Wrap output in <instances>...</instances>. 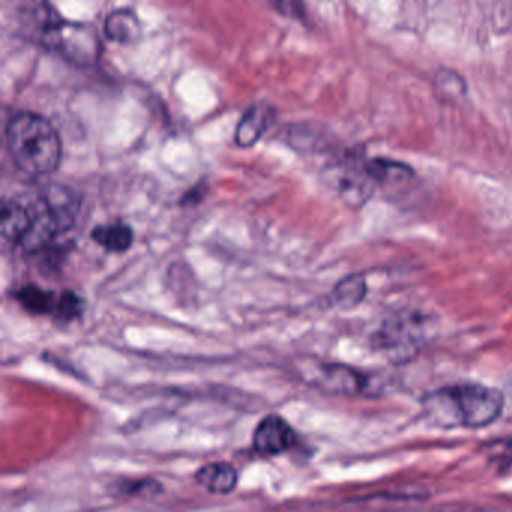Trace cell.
<instances>
[{"instance_id": "8fae6325", "label": "cell", "mask_w": 512, "mask_h": 512, "mask_svg": "<svg viewBox=\"0 0 512 512\" xmlns=\"http://www.w3.org/2000/svg\"><path fill=\"white\" fill-rule=\"evenodd\" d=\"M367 170L377 187L403 185L404 182H409L415 176L412 167L401 163V161L388 160V158L367 160Z\"/></svg>"}, {"instance_id": "7c38bea8", "label": "cell", "mask_w": 512, "mask_h": 512, "mask_svg": "<svg viewBox=\"0 0 512 512\" xmlns=\"http://www.w3.org/2000/svg\"><path fill=\"white\" fill-rule=\"evenodd\" d=\"M92 239L110 253H124L133 245L134 233L128 224L122 221L97 226L91 233Z\"/></svg>"}, {"instance_id": "9c48e42d", "label": "cell", "mask_w": 512, "mask_h": 512, "mask_svg": "<svg viewBox=\"0 0 512 512\" xmlns=\"http://www.w3.org/2000/svg\"><path fill=\"white\" fill-rule=\"evenodd\" d=\"M197 484L202 485L206 490L214 494H229L235 490L238 484V472L232 464L224 463H209L200 467L194 475Z\"/></svg>"}, {"instance_id": "5bb4252c", "label": "cell", "mask_w": 512, "mask_h": 512, "mask_svg": "<svg viewBox=\"0 0 512 512\" xmlns=\"http://www.w3.org/2000/svg\"><path fill=\"white\" fill-rule=\"evenodd\" d=\"M319 377L317 383L322 388L331 389V392H352L361 386V379L355 371L340 365H325Z\"/></svg>"}, {"instance_id": "30bf717a", "label": "cell", "mask_w": 512, "mask_h": 512, "mask_svg": "<svg viewBox=\"0 0 512 512\" xmlns=\"http://www.w3.org/2000/svg\"><path fill=\"white\" fill-rule=\"evenodd\" d=\"M107 38L119 44H133L142 35V26L136 13L131 10H115L104 23Z\"/></svg>"}, {"instance_id": "2e32d148", "label": "cell", "mask_w": 512, "mask_h": 512, "mask_svg": "<svg viewBox=\"0 0 512 512\" xmlns=\"http://www.w3.org/2000/svg\"><path fill=\"white\" fill-rule=\"evenodd\" d=\"M83 313V299L77 293L71 290H65L59 295L58 307H56L55 317L58 322L70 323L80 317Z\"/></svg>"}, {"instance_id": "277c9868", "label": "cell", "mask_w": 512, "mask_h": 512, "mask_svg": "<svg viewBox=\"0 0 512 512\" xmlns=\"http://www.w3.org/2000/svg\"><path fill=\"white\" fill-rule=\"evenodd\" d=\"M32 202L34 223L20 247L28 253H37L73 227L80 211V199L71 188L52 184Z\"/></svg>"}, {"instance_id": "9a60e30c", "label": "cell", "mask_w": 512, "mask_h": 512, "mask_svg": "<svg viewBox=\"0 0 512 512\" xmlns=\"http://www.w3.org/2000/svg\"><path fill=\"white\" fill-rule=\"evenodd\" d=\"M367 283L361 275H349L341 280L334 290V302L341 308H353L364 301Z\"/></svg>"}, {"instance_id": "ba28073f", "label": "cell", "mask_w": 512, "mask_h": 512, "mask_svg": "<svg viewBox=\"0 0 512 512\" xmlns=\"http://www.w3.org/2000/svg\"><path fill=\"white\" fill-rule=\"evenodd\" d=\"M275 118H277V110L268 103H257L248 107L236 127V145L241 148H251L256 145L263 134H266V131L274 125Z\"/></svg>"}, {"instance_id": "ac0fdd59", "label": "cell", "mask_w": 512, "mask_h": 512, "mask_svg": "<svg viewBox=\"0 0 512 512\" xmlns=\"http://www.w3.org/2000/svg\"><path fill=\"white\" fill-rule=\"evenodd\" d=\"M437 86L449 95H461L466 91L464 80L461 79V77H458L455 82H452V80L449 82L448 76H446V71H442V73L437 76Z\"/></svg>"}, {"instance_id": "3957f363", "label": "cell", "mask_w": 512, "mask_h": 512, "mask_svg": "<svg viewBox=\"0 0 512 512\" xmlns=\"http://www.w3.org/2000/svg\"><path fill=\"white\" fill-rule=\"evenodd\" d=\"M503 398L497 389L482 385H458L440 389L428 398V413L440 424L484 427L502 410Z\"/></svg>"}, {"instance_id": "e0dca14e", "label": "cell", "mask_w": 512, "mask_h": 512, "mask_svg": "<svg viewBox=\"0 0 512 512\" xmlns=\"http://www.w3.org/2000/svg\"><path fill=\"white\" fill-rule=\"evenodd\" d=\"M119 491L125 496L155 497L163 491V485L155 479H137V481H125L119 484Z\"/></svg>"}, {"instance_id": "6da1fadb", "label": "cell", "mask_w": 512, "mask_h": 512, "mask_svg": "<svg viewBox=\"0 0 512 512\" xmlns=\"http://www.w3.org/2000/svg\"><path fill=\"white\" fill-rule=\"evenodd\" d=\"M23 22L31 26L38 43L59 53L79 67L97 64L101 40L97 29L86 23L68 22L50 4H29L23 10Z\"/></svg>"}, {"instance_id": "4fadbf2b", "label": "cell", "mask_w": 512, "mask_h": 512, "mask_svg": "<svg viewBox=\"0 0 512 512\" xmlns=\"http://www.w3.org/2000/svg\"><path fill=\"white\" fill-rule=\"evenodd\" d=\"M16 299L31 314H37V316L52 314L53 316L58 307L59 295L37 284H26L16 293Z\"/></svg>"}, {"instance_id": "52a82bcc", "label": "cell", "mask_w": 512, "mask_h": 512, "mask_svg": "<svg viewBox=\"0 0 512 512\" xmlns=\"http://www.w3.org/2000/svg\"><path fill=\"white\" fill-rule=\"evenodd\" d=\"M34 223V202L29 197H10L2 203L0 232L4 241L22 245Z\"/></svg>"}, {"instance_id": "5b68a950", "label": "cell", "mask_w": 512, "mask_h": 512, "mask_svg": "<svg viewBox=\"0 0 512 512\" xmlns=\"http://www.w3.org/2000/svg\"><path fill=\"white\" fill-rule=\"evenodd\" d=\"M335 188L346 205L359 208L365 205L376 191V182L367 170V158L358 151L344 155L335 175Z\"/></svg>"}, {"instance_id": "8992f818", "label": "cell", "mask_w": 512, "mask_h": 512, "mask_svg": "<svg viewBox=\"0 0 512 512\" xmlns=\"http://www.w3.org/2000/svg\"><path fill=\"white\" fill-rule=\"evenodd\" d=\"M295 442L296 434L289 422L275 413L265 416L257 424L253 434L254 449L266 457H274L289 451Z\"/></svg>"}, {"instance_id": "7a4b0ae2", "label": "cell", "mask_w": 512, "mask_h": 512, "mask_svg": "<svg viewBox=\"0 0 512 512\" xmlns=\"http://www.w3.org/2000/svg\"><path fill=\"white\" fill-rule=\"evenodd\" d=\"M7 145L20 172L34 178L49 176L58 169L62 143L52 122L32 112L17 113L7 127Z\"/></svg>"}, {"instance_id": "d6986e66", "label": "cell", "mask_w": 512, "mask_h": 512, "mask_svg": "<svg viewBox=\"0 0 512 512\" xmlns=\"http://www.w3.org/2000/svg\"><path fill=\"white\" fill-rule=\"evenodd\" d=\"M274 7L287 8V10L280 11V13L290 17H298V19L304 14L302 5L295 4V2H283V4H275Z\"/></svg>"}]
</instances>
